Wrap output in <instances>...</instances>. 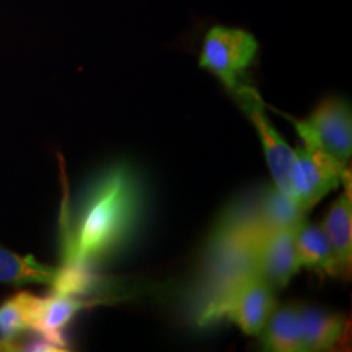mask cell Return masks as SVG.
Listing matches in <instances>:
<instances>
[{
  "label": "cell",
  "instance_id": "7a4b0ae2",
  "mask_svg": "<svg viewBox=\"0 0 352 352\" xmlns=\"http://www.w3.org/2000/svg\"><path fill=\"white\" fill-rule=\"evenodd\" d=\"M276 308L274 289L256 271L233 283L210 307L204 318L227 316L243 333L258 336Z\"/></svg>",
  "mask_w": 352,
  "mask_h": 352
},
{
  "label": "cell",
  "instance_id": "277c9868",
  "mask_svg": "<svg viewBox=\"0 0 352 352\" xmlns=\"http://www.w3.org/2000/svg\"><path fill=\"white\" fill-rule=\"evenodd\" d=\"M256 51L258 41L245 30L214 26L206 34L199 64L233 94L241 85V72L253 63Z\"/></svg>",
  "mask_w": 352,
  "mask_h": 352
},
{
  "label": "cell",
  "instance_id": "8fae6325",
  "mask_svg": "<svg viewBox=\"0 0 352 352\" xmlns=\"http://www.w3.org/2000/svg\"><path fill=\"white\" fill-rule=\"evenodd\" d=\"M303 349L329 351L344 333V316L315 307H298Z\"/></svg>",
  "mask_w": 352,
  "mask_h": 352
},
{
  "label": "cell",
  "instance_id": "3957f363",
  "mask_svg": "<svg viewBox=\"0 0 352 352\" xmlns=\"http://www.w3.org/2000/svg\"><path fill=\"white\" fill-rule=\"evenodd\" d=\"M346 173V162L318 148H298L294 151L289 171V196L307 212L329 191L336 189Z\"/></svg>",
  "mask_w": 352,
  "mask_h": 352
},
{
  "label": "cell",
  "instance_id": "7c38bea8",
  "mask_svg": "<svg viewBox=\"0 0 352 352\" xmlns=\"http://www.w3.org/2000/svg\"><path fill=\"white\" fill-rule=\"evenodd\" d=\"M261 342L274 352H303L300 311L296 305L274 308L261 333Z\"/></svg>",
  "mask_w": 352,
  "mask_h": 352
},
{
  "label": "cell",
  "instance_id": "5bb4252c",
  "mask_svg": "<svg viewBox=\"0 0 352 352\" xmlns=\"http://www.w3.org/2000/svg\"><path fill=\"white\" fill-rule=\"evenodd\" d=\"M36 296L20 292L0 305V341H3L8 351H13L15 340L32 328Z\"/></svg>",
  "mask_w": 352,
  "mask_h": 352
},
{
  "label": "cell",
  "instance_id": "5b68a950",
  "mask_svg": "<svg viewBox=\"0 0 352 352\" xmlns=\"http://www.w3.org/2000/svg\"><path fill=\"white\" fill-rule=\"evenodd\" d=\"M305 147L318 148L347 162L352 153V116L344 100L329 98L307 120H294Z\"/></svg>",
  "mask_w": 352,
  "mask_h": 352
},
{
  "label": "cell",
  "instance_id": "6da1fadb",
  "mask_svg": "<svg viewBox=\"0 0 352 352\" xmlns=\"http://www.w3.org/2000/svg\"><path fill=\"white\" fill-rule=\"evenodd\" d=\"M140 209V188L124 165L104 171L88 189L69 233L65 263L91 266L124 243Z\"/></svg>",
  "mask_w": 352,
  "mask_h": 352
},
{
  "label": "cell",
  "instance_id": "e0dca14e",
  "mask_svg": "<svg viewBox=\"0 0 352 352\" xmlns=\"http://www.w3.org/2000/svg\"><path fill=\"white\" fill-rule=\"evenodd\" d=\"M0 351H8V347L3 341H0Z\"/></svg>",
  "mask_w": 352,
  "mask_h": 352
},
{
  "label": "cell",
  "instance_id": "2e32d148",
  "mask_svg": "<svg viewBox=\"0 0 352 352\" xmlns=\"http://www.w3.org/2000/svg\"><path fill=\"white\" fill-rule=\"evenodd\" d=\"M38 338H33V340L23 342V344H15V351H44V352H57L64 351L63 347L56 342H52L47 338L41 336V334L34 333Z\"/></svg>",
  "mask_w": 352,
  "mask_h": 352
},
{
  "label": "cell",
  "instance_id": "9a60e30c",
  "mask_svg": "<svg viewBox=\"0 0 352 352\" xmlns=\"http://www.w3.org/2000/svg\"><path fill=\"white\" fill-rule=\"evenodd\" d=\"M52 294L59 296L76 297L88 292L95 284V277L91 274L90 266L77 263H64L63 267L56 271L52 279Z\"/></svg>",
  "mask_w": 352,
  "mask_h": 352
},
{
  "label": "cell",
  "instance_id": "30bf717a",
  "mask_svg": "<svg viewBox=\"0 0 352 352\" xmlns=\"http://www.w3.org/2000/svg\"><path fill=\"white\" fill-rule=\"evenodd\" d=\"M296 248L300 267L307 266L328 274H341L336 254L323 227L303 220L296 228Z\"/></svg>",
  "mask_w": 352,
  "mask_h": 352
},
{
  "label": "cell",
  "instance_id": "9c48e42d",
  "mask_svg": "<svg viewBox=\"0 0 352 352\" xmlns=\"http://www.w3.org/2000/svg\"><path fill=\"white\" fill-rule=\"evenodd\" d=\"M347 188L331 206L324 219L323 230L327 232L333 252L336 254L341 274L351 271L352 261V197L351 178H347Z\"/></svg>",
  "mask_w": 352,
  "mask_h": 352
},
{
  "label": "cell",
  "instance_id": "4fadbf2b",
  "mask_svg": "<svg viewBox=\"0 0 352 352\" xmlns=\"http://www.w3.org/2000/svg\"><path fill=\"white\" fill-rule=\"evenodd\" d=\"M56 267L41 264L36 258L20 256L0 246V283L3 284H51Z\"/></svg>",
  "mask_w": 352,
  "mask_h": 352
},
{
  "label": "cell",
  "instance_id": "ba28073f",
  "mask_svg": "<svg viewBox=\"0 0 352 352\" xmlns=\"http://www.w3.org/2000/svg\"><path fill=\"white\" fill-rule=\"evenodd\" d=\"M83 307H87V303L76 297L59 296V294H51L50 297H38L34 303L30 331L41 334L59 344L64 351H67L69 347L64 338V328Z\"/></svg>",
  "mask_w": 352,
  "mask_h": 352
},
{
  "label": "cell",
  "instance_id": "52a82bcc",
  "mask_svg": "<svg viewBox=\"0 0 352 352\" xmlns=\"http://www.w3.org/2000/svg\"><path fill=\"white\" fill-rule=\"evenodd\" d=\"M300 270L296 248V228L267 233L254 250V271L272 289L284 287Z\"/></svg>",
  "mask_w": 352,
  "mask_h": 352
},
{
  "label": "cell",
  "instance_id": "8992f818",
  "mask_svg": "<svg viewBox=\"0 0 352 352\" xmlns=\"http://www.w3.org/2000/svg\"><path fill=\"white\" fill-rule=\"evenodd\" d=\"M233 94L240 100V104L256 127L276 188L289 195V171L294 160V151L267 121L266 114H264V104L256 90L241 83Z\"/></svg>",
  "mask_w": 352,
  "mask_h": 352
}]
</instances>
